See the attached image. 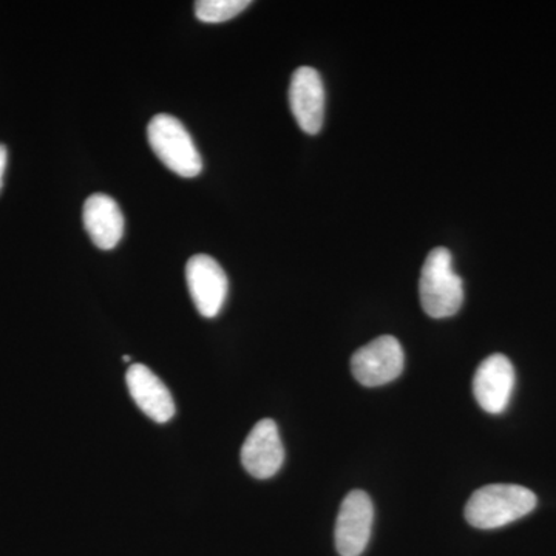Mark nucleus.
Wrapping results in <instances>:
<instances>
[{
    "label": "nucleus",
    "instance_id": "obj_13",
    "mask_svg": "<svg viewBox=\"0 0 556 556\" xmlns=\"http://www.w3.org/2000/svg\"><path fill=\"white\" fill-rule=\"evenodd\" d=\"M7 161H9V152H7L5 146L0 144V190H2L3 186V174H5L7 169Z\"/></svg>",
    "mask_w": 556,
    "mask_h": 556
},
{
    "label": "nucleus",
    "instance_id": "obj_9",
    "mask_svg": "<svg viewBox=\"0 0 556 556\" xmlns=\"http://www.w3.org/2000/svg\"><path fill=\"white\" fill-rule=\"evenodd\" d=\"M289 105L300 129L305 134L317 135L321 130L325 118V87L317 70H295L289 86Z\"/></svg>",
    "mask_w": 556,
    "mask_h": 556
},
{
    "label": "nucleus",
    "instance_id": "obj_2",
    "mask_svg": "<svg viewBox=\"0 0 556 556\" xmlns=\"http://www.w3.org/2000/svg\"><path fill=\"white\" fill-rule=\"evenodd\" d=\"M420 305L428 316H455L464 303V285L453 269V255L448 249L437 248L428 254L419 280Z\"/></svg>",
    "mask_w": 556,
    "mask_h": 556
},
{
    "label": "nucleus",
    "instance_id": "obj_7",
    "mask_svg": "<svg viewBox=\"0 0 556 556\" xmlns=\"http://www.w3.org/2000/svg\"><path fill=\"white\" fill-rule=\"evenodd\" d=\"M515 368L504 354H492L481 362L473 379V394L479 407L490 415L506 412L514 394Z\"/></svg>",
    "mask_w": 556,
    "mask_h": 556
},
{
    "label": "nucleus",
    "instance_id": "obj_3",
    "mask_svg": "<svg viewBox=\"0 0 556 556\" xmlns=\"http://www.w3.org/2000/svg\"><path fill=\"white\" fill-rule=\"evenodd\" d=\"M148 138L150 148L167 169L182 178L199 177L203 161L189 131L175 116H153Z\"/></svg>",
    "mask_w": 556,
    "mask_h": 556
},
{
    "label": "nucleus",
    "instance_id": "obj_1",
    "mask_svg": "<svg viewBox=\"0 0 556 556\" xmlns=\"http://www.w3.org/2000/svg\"><path fill=\"white\" fill-rule=\"evenodd\" d=\"M538 497L532 490L515 484L481 486L466 506L468 525L477 529H500L535 510Z\"/></svg>",
    "mask_w": 556,
    "mask_h": 556
},
{
    "label": "nucleus",
    "instance_id": "obj_12",
    "mask_svg": "<svg viewBox=\"0 0 556 556\" xmlns=\"http://www.w3.org/2000/svg\"><path fill=\"white\" fill-rule=\"evenodd\" d=\"M249 5V0H200L195 3V14L204 24H222L239 16Z\"/></svg>",
    "mask_w": 556,
    "mask_h": 556
},
{
    "label": "nucleus",
    "instance_id": "obj_8",
    "mask_svg": "<svg viewBox=\"0 0 556 556\" xmlns=\"http://www.w3.org/2000/svg\"><path fill=\"white\" fill-rule=\"evenodd\" d=\"M283 463V442L277 424L273 419L260 420L241 447V464L244 470L251 477L269 479L276 477Z\"/></svg>",
    "mask_w": 556,
    "mask_h": 556
},
{
    "label": "nucleus",
    "instance_id": "obj_6",
    "mask_svg": "<svg viewBox=\"0 0 556 556\" xmlns=\"http://www.w3.org/2000/svg\"><path fill=\"white\" fill-rule=\"evenodd\" d=\"M186 281L193 305L203 317H217L228 298L229 281L217 260L199 254L186 266Z\"/></svg>",
    "mask_w": 556,
    "mask_h": 556
},
{
    "label": "nucleus",
    "instance_id": "obj_5",
    "mask_svg": "<svg viewBox=\"0 0 556 556\" xmlns=\"http://www.w3.org/2000/svg\"><path fill=\"white\" fill-rule=\"evenodd\" d=\"M375 507L364 490L348 493L336 522V547L340 556H361L371 538Z\"/></svg>",
    "mask_w": 556,
    "mask_h": 556
},
{
    "label": "nucleus",
    "instance_id": "obj_10",
    "mask_svg": "<svg viewBox=\"0 0 556 556\" xmlns=\"http://www.w3.org/2000/svg\"><path fill=\"white\" fill-rule=\"evenodd\" d=\"M126 382L135 404L150 419L166 424L175 416V402L169 388L152 369L142 364L130 365Z\"/></svg>",
    "mask_w": 556,
    "mask_h": 556
},
{
    "label": "nucleus",
    "instance_id": "obj_14",
    "mask_svg": "<svg viewBox=\"0 0 556 556\" xmlns=\"http://www.w3.org/2000/svg\"><path fill=\"white\" fill-rule=\"evenodd\" d=\"M124 362H130V357L129 356H124Z\"/></svg>",
    "mask_w": 556,
    "mask_h": 556
},
{
    "label": "nucleus",
    "instance_id": "obj_4",
    "mask_svg": "<svg viewBox=\"0 0 556 556\" xmlns=\"http://www.w3.org/2000/svg\"><path fill=\"white\" fill-rule=\"evenodd\" d=\"M405 367L404 348L393 336H380L362 346L351 358V371L361 386H387L402 375Z\"/></svg>",
    "mask_w": 556,
    "mask_h": 556
},
{
    "label": "nucleus",
    "instance_id": "obj_11",
    "mask_svg": "<svg viewBox=\"0 0 556 556\" xmlns=\"http://www.w3.org/2000/svg\"><path fill=\"white\" fill-rule=\"evenodd\" d=\"M83 218L94 247L102 251L118 247L124 233V217L115 200L104 193H94L84 204Z\"/></svg>",
    "mask_w": 556,
    "mask_h": 556
}]
</instances>
